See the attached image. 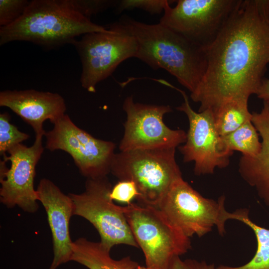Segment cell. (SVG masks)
<instances>
[{
  "label": "cell",
  "instance_id": "8fae6325",
  "mask_svg": "<svg viewBox=\"0 0 269 269\" xmlns=\"http://www.w3.org/2000/svg\"><path fill=\"white\" fill-rule=\"evenodd\" d=\"M123 109L127 119L120 151L176 148L185 142L184 131L171 129L163 122L164 116L172 111L169 106L136 103L130 96L125 99Z\"/></svg>",
  "mask_w": 269,
  "mask_h": 269
},
{
  "label": "cell",
  "instance_id": "3957f363",
  "mask_svg": "<svg viewBox=\"0 0 269 269\" xmlns=\"http://www.w3.org/2000/svg\"><path fill=\"white\" fill-rule=\"evenodd\" d=\"M108 30L77 11L70 0H32L18 20L0 27V45L24 41L51 49L72 44L81 35Z\"/></svg>",
  "mask_w": 269,
  "mask_h": 269
},
{
  "label": "cell",
  "instance_id": "2e32d148",
  "mask_svg": "<svg viewBox=\"0 0 269 269\" xmlns=\"http://www.w3.org/2000/svg\"><path fill=\"white\" fill-rule=\"evenodd\" d=\"M252 122L261 137L262 148L256 156L242 155L238 171L269 208V104L263 103L260 112L252 113Z\"/></svg>",
  "mask_w": 269,
  "mask_h": 269
},
{
  "label": "cell",
  "instance_id": "484cf974",
  "mask_svg": "<svg viewBox=\"0 0 269 269\" xmlns=\"http://www.w3.org/2000/svg\"><path fill=\"white\" fill-rule=\"evenodd\" d=\"M173 269H216L214 264H208L205 261H198L188 259L185 260L178 258L175 262Z\"/></svg>",
  "mask_w": 269,
  "mask_h": 269
},
{
  "label": "cell",
  "instance_id": "5bb4252c",
  "mask_svg": "<svg viewBox=\"0 0 269 269\" xmlns=\"http://www.w3.org/2000/svg\"><path fill=\"white\" fill-rule=\"evenodd\" d=\"M36 191L38 200L46 211L52 236L53 259L49 269H56L71 260L73 242L69 224L73 215V201L68 194L47 178L40 180Z\"/></svg>",
  "mask_w": 269,
  "mask_h": 269
},
{
  "label": "cell",
  "instance_id": "ba28073f",
  "mask_svg": "<svg viewBox=\"0 0 269 269\" xmlns=\"http://www.w3.org/2000/svg\"><path fill=\"white\" fill-rule=\"evenodd\" d=\"M112 187L107 176L87 179L83 192L68 194L73 201V215L91 223L100 236V242L111 249L120 244L139 248L122 207L110 197Z\"/></svg>",
  "mask_w": 269,
  "mask_h": 269
},
{
  "label": "cell",
  "instance_id": "603a6c76",
  "mask_svg": "<svg viewBox=\"0 0 269 269\" xmlns=\"http://www.w3.org/2000/svg\"><path fill=\"white\" fill-rule=\"evenodd\" d=\"M29 2L27 0H0V27L9 25L18 20Z\"/></svg>",
  "mask_w": 269,
  "mask_h": 269
},
{
  "label": "cell",
  "instance_id": "d4e9b609",
  "mask_svg": "<svg viewBox=\"0 0 269 269\" xmlns=\"http://www.w3.org/2000/svg\"><path fill=\"white\" fill-rule=\"evenodd\" d=\"M139 195L135 183L132 180H120L112 188L110 197L113 200L126 203L127 205Z\"/></svg>",
  "mask_w": 269,
  "mask_h": 269
},
{
  "label": "cell",
  "instance_id": "52a82bcc",
  "mask_svg": "<svg viewBox=\"0 0 269 269\" xmlns=\"http://www.w3.org/2000/svg\"><path fill=\"white\" fill-rule=\"evenodd\" d=\"M108 29L86 33L72 44L82 63L81 86L91 93H95L97 85L111 76L122 62L135 57L137 52L135 38L117 22Z\"/></svg>",
  "mask_w": 269,
  "mask_h": 269
},
{
  "label": "cell",
  "instance_id": "7c38bea8",
  "mask_svg": "<svg viewBox=\"0 0 269 269\" xmlns=\"http://www.w3.org/2000/svg\"><path fill=\"white\" fill-rule=\"evenodd\" d=\"M172 87L184 99V102L176 109L183 112L189 122L186 141L178 146L183 161L194 162V173L198 176L212 174L217 168L227 167L232 154L224 151L221 147L220 136L215 125L213 110L195 112L185 92Z\"/></svg>",
  "mask_w": 269,
  "mask_h": 269
},
{
  "label": "cell",
  "instance_id": "5b68a950",
  "mask_svg": "<svg viewBox=\"0 0 269 269\" xmlns=\"http://www.w3.org/2000/svg\"><path fill=\"white\" fill-rule=\"evenodd\" d=\"M148 269H173L191 249L190 238L171 225L157 207L132 202L122 206Z\"/></svg>",
  "mask_w": 269,
  "mask_h": 269
},
{
  "label": "cell",
  "instance_id": "30bf717a",
  "mask_svg": "<svg viewBox=\"0 0 269 269\" xmlns=\"http://www.w3.org/2000/svg\"><path fill=\"white\" fill-rule=\"evenodd\" d=\"M53 126L51 130L45 133V148L68 153L87 179L103 177L111 173L115 143L93 136L76 125L66 114Z\"/></svg>",
  "mask_w": 269,
  "mask_h": 269
},
{
  "label": "cell",
  "instance_id": "9c48e42d",
  "mask_svg": "<svg viewBox=\"0 0 269 269\" xmlns=\"http://www.w3.org/2000/svg\"><path fill=\"white\" fill-rule=\"evenodd\" d=\"M159 23L206 49L217 38L240 0H178Z\"/></svg>",
  "mask_w": 269,
  "mask_h": 269
},
{
  "label": "cell",
  "instance_id": "d6986e66",
  "mask_svg": "<svg viewBox=\"0 0 269 269\" xmlns=\"http://www.w3.org/2000/svg\"><path fill=\"white\" fill-rule=\"evenodd\" d=\"M234 220L242 222L253 230L257 240L256 252L253 258L243 266L220 265L216 269H269V229L260 226L250 220L247 209L234 211Z\"/></svg>",
  "mask_w": 269,
  "mask_h": 269
},
{
  "label": "cell",
  "instance_id": "4fadbf2b",
  "mask_svg": "<svg viewBox=\"0 0 269 269\" xmlns=\"http://www.w3.org/2000/svg\"><path fill=\"white\" fill-rule=\"evenodd\" d=\"M43 136L44 134H36L31 146L19 144L8 151V155L3 156V160L11 163L10 168L0 177V200L6 207L17 206L30 213L38 210L34 180L36 166L44 151Z\"/></svg>",
  "mask_w": 269,
  "mask_h": 269
},
{
  "label": "cell",
  "instance_id": "7a4b0ae2",
  "mask_svg": "<svg viewBox=\"0 0 269 269\" xmlns=\"http://www.w3.org/2000/svg\"><path fill=\"white\" fill-rule=\"evenodd\" d=\"M117 22L135 38V58L167 71L191 93L196 90L207 68L205 49L159 22L147 24L126 15Z\"/></svg>",
  "mask_w": 269,
  "mask_h": 269
},
{
  "label": "cell",
  "instance_id": "7402d4cb",
  "mask_svg": "<svg viewBox=\"0 0 269 269\" xmlns=\"http://www.w3.org/2000/svg\"><path fill=\"white\" fill-rule=\"evenodd\" d=\"M175 0H118L116 11L119 13L125 10L134 8L145 10L150 14H160Z\"/></svg>",
  "mask_w": 269,
  "mask_h": 269
},
{
  "label": "cell",
  "instance_id": "6da1fadb",
  "mask_svg": "<svg viewBox=\"0 0 269 269\" xmlns=\"http://www.w3.org/2000/svg\"><path fill=\"white\" fill-rule=\"evenodd\" d=\"M205 51L206 72L190 94L198 112L256 95L269 64V0H240Z\"/></svg>",
  "mask_w": 269,
  "mask_h": 269
},
{
  "label": "cell",
  "instance_id": "ffe728a7",
  "mask_svg": "<svg viewBox=\"0 0 269 269\" xmlns=\"http://www.w3.org/2000/svg\"><path fill=\"white\" fill-rule=\"evenodd\" d=\"M220 145L227 153L232 154L234 151H238L246 156L257 155L262 148L259 134L252 121L226 135L220 136Z\"/></svg>",
  "mask_w": 269,
  "mask_h": 269
},
{
  "label": "cell",
  "instance_id": "44dd1931",
  "mask_svg": "<svg viewBox=\"0 0 269 269\" xmlns=\"http://www.w3.org/2000/svg\"><path fill=\"white\" fill-rule=\"evenodd\" d=\"M10 120L7 112L0 114V153L3 156L10 149L29 137L27 134L20 131L12 124Z\"/></svg>",
  "mask_w": 269,
  "mask_h": 269
},
{
  "label": "cell",
  "instance_id": "e0dca14e",
  "mask_svg": "<svg viewBox=\"0 0 269 269\" xmlns=\"http://www.w3.org/2000/svg\"><path fill=\"white\" fill-rule=\"evenodd\" d=\"M111 250L100 242L80 238L73 242L71 261L77 262L89 269H133L139 266L130 257L114 260L110 255Z\"/></svg>",
  "mask_w": 269,
  "mask_h": 269
},
{
  "label": "cell",
  "instance_id": "ac0fdd59",
  "mask_svg": "<svg viewBox=\"0 0 269 269\" xmlns=\"http://www.w3.org/2000/svg\"><path fill=\"white\" fill-rule=\"evenodd\" d=\"M248 100L231 99L213 110L215 125L220 136L226 135L252 121Z\"/></svg>",
  "mask_w": 269,
  "mask_h": 269
},
{
  "label": "cell",
  "instance_id": "4316f807",
  "mask_svg": "<svg viewBox=\"0 0 269 269\" xmlns=\"http://www.w3.org/2000/svg\"><path fill=\"white\" fill-rule=\"evenodd\" d=\"M263 103L269 104V78H264L256 94Z\"/></svg>",
  "mask_w": 269,
  "mask_h": 269
},
{
  "label": "cell",
  "instance_id": "9a60e30c",
  "mask_svg": "<svg viewBox=\"0 0 269 269\" xmlns=\"http://www.w3.org/2000/svg\"><path fill=\"white\" fill-rule=\"evenodd\" d=\"M0 106L5 107L29 125L36 134H45L43 123L53 124L65 114L66 106L59 94L34 89L0 92Z\"/></svg>",
  "mask_w": 269,
  "mask_h": 269
},
{
  "label": "cell",
  "instance_id": "83f0119b",
  "mask_svg": "<svg viewBox=\"0 0 269 269\" xmlns=\"http://www.w3.org/2000/svg\"><path fill=\"white\" fill-rule=\"evenodd\" d=\"M133 269H148L146 267H143V266H138L137 267Z\"/></svg>",
  "mask_w": 269,
  "mask_h": 269
},
{
  "label": "cell",
  "instance_id": "277c9868",
  "mask_svg": "<svg viewBox=\"0 0 269 269\" xmlns=\"http://www.w3.org/2000/svg\"><path fill=\"white\" fill-rule=\"evenodd\" d=\"M176 148L140 149L115 153L111 173L120 180H132L139 195L137 203L157 207L172 185L182 178Z\"/></svg>",
  "mask_w": 269,
  "mask_h": 269
},
{
  "label": "cell",
  "instance_id": "8992f818",
  "mask_svg": "<svg viewBox=\"0 0 269 269\" xmlns=\"http://www.w3.org/2000/svg\"><path fill=\"white\" fill-rule=\"evenodd\" d=\"M225 197L217 200L204 197L183 178L174 183L157 208L173 226L190 238L202 237L216 227L219 235L225 233V224L233 220V212L225 207Z\"/></svg>",
  "mask_w": 269,
  "mask_h": 269
},
{
  "label": "cell",
  "instance_id": "cb8c5ba5",
  "mask_svg": "<svg viewBox=\"0 0 269 269\" xmlns=\"http://www.w3.org/2000/svg\"><path fill=\"white\" fill-rule=\"evenodd\" d=\"M74 8L83 15L89 18L107 9L115 7L118 0H70Z\"/></svg>",
  "mask_w": 269,
  "mask_h": 269
}]
</instances>
